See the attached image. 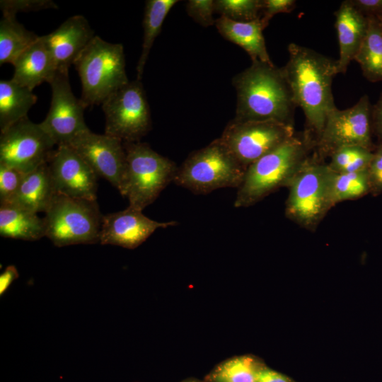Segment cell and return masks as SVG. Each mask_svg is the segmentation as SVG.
Wrapping results in <instances>:
<instances>
[{
    "label": "cell",
    "mask_w": 382,
    "mask_h": 382,
    "mask_svg": "<svg viewBox=\"0 0 382 382\" xmlns=\"http://www.w3.org/2000/svg\"><path fill=\"white\" fill-rule=\"evenodd\" d=\"M288 52L282 69L296 105L303 112L304 132L316 144L328 114L337 108L332 83L339 74L337 61L294 42Z\"/></svg>",
    "instance_id": "cell-1"
},
{
    "label": "cell",
    "mask_w": 382,
    "mask_h": 382,
    "mask_svg": "<svg viewBox=\"0 0 382 382\" xmlns=\"http://www.w3.org/2000/svg\"><path fill=\"white\" fill-rule=\"evenodd\" d=\"M237 96L236 120H275L294 125L297 108L282 67L252 62L233 80Z\"/></svg>",
    "instance_id": "cell-2"
},
{
    "label": "cell",
    "mask_w": 382,
    "mask_h": 382,
    "mask_svg": "<svg viewBox=\"0 0 382 382\" xmlns=\"http://www.w3.org/2000/svg\"><path fill=\"white\" fill-rule=\"evenodd\" d=\"M314 141L303 132L250 164L237 188L234 207H248L286 187L313 151Z\"/></svg>",
    "instance_id": "cell-3"
},
{
    "label": "cell",
    "mask_w": 382,
    "mask_h": 382,
    "mask_svg": "<svg viewBox=\"0 0 382 382\" xmlns=\"http://www.w3.org/2000/svg\"><path fill=\"white\" fill-rule=\"evenodd\" d=\"M335 173L328 164L310 156L287 186L286 217L307 230L315 231L335 206L332 187Z\"/></svg>",
    "instance_id": "cell-4"
},
{
    "label": "cell",
    "mask_w": 382,
    "mask_h": 382,
    "mask_svg": "<svg viewBox=\"0 0 382 382\" xmlns=\"http://www.w3.org/2000/svg\"><path fill=\"white\" fill-rule=\"evenodd\" d=\"M123 146L126 164L118 190L129 206L143 211L173 182L178 167L146 143L123 142Z\"/></svg>",
    "instance_id": "cell-5"
},
{
    "label": "cell",
    "mask_w": 382,
    "mask_h": 382,
    "mask_svg": "<svg viewBox=\"0 0 382 382\" xmlns=\"http://www.w3.org/2000/svg\"><path fill=\"white\" fill-rule=\"evenodd\" d=\"M74 65L81 82V101L87 108L100 105L129 81L123 45L95 36Z\"/></svg>",
    "instance_id": "cell-6"
},
{
    "label": "cell",
    "mask_w": 382,
    "mask_h": 382,
    "mask_svg": "<svg viewBox=\"0 0 382 382\" xmlns=\"http://www.w3.org/2000/svg\"><path fill=\"white\" fill-rule=\"evenodd\" d=\"M245 168L218 139L192 153L178 168L173 182L197 195L224 187L238 188Z\"/></svg>",
    "instance_id": "cell-7"
},
{
    "label": "cell",
    "mask_w": 382,
    "mask_h": 382,
    "mask_svg": "<svg viewBox=\"0 0 382 382\" xmlns=\"http://www.w3.org/2000/svg\"><path fill=\"white\" fill-rule=\"evenodd\" d=\"M45 214V236L56 246L100 242L103 215L96 200L57 192Z\"/></svg>",
    "instance_id": "cell-8"
},
{
    "label": "cell",
    "mask_w": 382,
    "mask_h": 382,
    "mask_svg": "<svg viewBox=\"0 0 382 382\" xmlns=\"http://www.w3.org/2000/svg\"><path fill=\"white\" fill-rule=\"evenodd\" d=\"M295 134L294 127L275 120H232L219 138L245 169Z\"/></svg>",
    "instance_id": "cell-9"
},
{
    "label": "cell",
    "mask_w": 382,
    "mask_h": 382,
    "mask_svg": "<svg viewBox=\"0 0 382 382\" xmlns=\"http://www.w3.org/2000/svg\"><path fill=\"white\" fill-rule=\"evenodd\" d=\"M101 105L105 118L104 134L123 142H136L151 129L150 109L139 80L129 81Z\"/></svg>",
    "instance_id": "cell-10"
},
{
    "label": "cell",
    "mask_w": 382,
    "mask_h": 382,
    "mask_svg": "<svg viewBox=\"0 0 382 382\" xmlns=\"http://www.w3.org/2000/svg\"><path fill=\"white\" fill-rule=\"evenodd\" d=\"M371 130V108L368 96L364 95L352 107L336 108L328 114L313 155L323 160L337 149L349 146L373 150Z\"/></svg>",
    "instance_id": "cell-11"
},
{
    "label": "cell",
    "mask_w": 382,
    "mask_h": 382,
    "mask_svg": "<svg viewBox=\"0 0 382 382\" xmlns=\"http://www.w3.org/2000/svg\"><path fill=\"white\" fill-rule=\"evenodd\" d=\"M54 145L40 124L27 116L1 132L0 163L27 173L48 162Z\"/></svg>",
    "instance_id": "cell-12"
},
{
    "label": "cell",
    "mask_w": 382,
    "mask_h": 382,
    "mask_svg": "<svg viewBox=\"0 0 382 382\" xmlns=\"http://www.w3.org/2000/svg\"><path fill=\"white\" fill-rule=\"evenodd\" d=\"M49 83L52 88L50 108L40 124L57 146L67 145L89 129L83 117L86 107L71 91L69 71L57 70Z\"/></svg>",
    "instance_id": "cell-13"
},
{
    "label": "cell",
    "mask_w": 382,
    "mask_h": 382,
    "mask_svg": "<svg viewBox=\"0 0 382 382\" xmlns=\"http://www.w3.org/2000/svg\"><path fill=\"white\" fill-rule=\"evenodd\" d=\"M47 164L57 193L74 198L96 200L98 176L71 146H57Z\"/></svg>",
    "instance_id": "cell-14"
},
{
    "label": "cell",
    "mask_w": 382,
    "mask_h": 382,
    "mask_svg": "<svg viewBox=\"0 0 382 382\" xmlns=\"http://www.w3.org/2000/svg\"><path fill=\"white\" fill-rule=\"evenodd\" d=\"M67 145L85 160L98 177L107 180L118 190L126 164L123 141L88 129Z\"/></svg>",
    "instance_id": "cell-15"
},
{
    "label": "cell",
    "mask_w": 382,
    "mask_h": 382,
    "mask_svg": "<svg viewBox=\"0 0 382 382\" xmlns=\"http://www.w3.org/2000/svg\"><path fill=\"white\" fill-rule=\"evenodd\" d=\"M176 221L159 222L146 216L142 210L128 206L124 210L103 215L100 234L103 245L134 248L158 228L178 225Z\"/></svg>",
    "instance_id": "cell-16"
},
{
    "label": "cell",
    "mask_w": 382,
    "mask_h": 382,
    "mask_svg": "<svg viewBox=\"0 0 382 382\" xmlns=\"http://www.w3.org/2000/svg\"><path fill=\"white\" fill-rule=\"evenodd\" d=\"M95 36L87 19L81 15H75L42 37L57 70L69 71Z\"/></svg>",
    "instance_id": "cell-17"
},
{
    "label": "cell",
    "mask_w": 382,
    "mask_h": 382,
    "mask_svg": "<svg viewBox=\"0 0 382 382\" xmlns=\"http://www.w3.org/2000/svg\"><path fill=\"white\" fill-rule=\"evenodd\" d=\"M340 56L337 59L339 74L347 71L365 37L368 18L361 13L350 0L343 1L335 12Z\"/></svg>",
    "instance_id": "cell-18"
},
{
    "label": "cell",
    "mask_w": 382,
    "mask_h": 382,
    "mask_svg": "<svg viewBox=\"0 0 382 382\" xmlns=\"http://www.w3.org/2000/svg\"><path fill=\"white\" fill-rule=\"evenodd\" d=\"M13 65L11 79L31 91L44 82L50 83L57 71L42 36L25 50Z\"/></svg>",
    "instance_id": "cell-19"
},
{
    "label": "cell",
    "mask_w": 382,
    "mask_h": 382,
    "mask_svg": "<svg viewBox=\"0 0 382 382\" xmlns=\"http://www.w3.org/2000/svg\"><path fill=\"white\" fill-rule=\"evenodd\" d=\"M215 26L221 35L242 47L252 62L273 64L267 50L262 34L265 28L260 18L249 22H239L221 16Z\"/></svg>",
    "instance_id": "cell-20"
},
{
    "label": "cell",
    "mask_w": 382,
    "mask_h": 382,
    "mask_svg": "<svg viewBox=\"0 0 382 382\" xmlns=\"http://www.w3.org/2000/svg\"><path fill=\"white\" fill-rule=\"evenodd\" d=\"M56 193L48 164L45 163L23 174L11 202L37 214L45 213Z\"/></svg>",
    "instance_id": "cell-21"
},
{
    "label": "cell",
    "mask_w": 382,
    "mask_h": 382,
    "mask_svg": "<svg viewBox=\"0 0 382 382\" xmlns=\"http://www.w3.org/2000/svg\"><path fill=\"white\" fill-rule=\"evenodd\" d=\"M0 235L23 241L45 236L44 218L13 202L0 203Z\"/></svg>",
    "instance_id": "cell-22"
},
{
    "label": "cell",
    "mask_w": 382,
    "mask_h": 382,
    "mask_svg": "<svg viewBox=\"0 0 382 382\" xmlns=\"http://www.w3.org/2000/svg\"><path fill=\"white\" fill-rule=\"evenodd\" d=\"M37 101L33 91L11 79L0 81V129L3 132L27 117L28 112Z\"/></svg>",
    "instance_id": "cell-23"
},
{
    "label": "cell",
    "mask_w": 382,
    "mask_h": 382,
    "mask_svg": "<svg viewBox=\"0 0 382 382\" xmlns=\"http://www.w3.org/2000/svg\"><path fill=\"white\" fill-rule=\"evenodd\" d=\"M367 18L366 34L354 60L369 81H382V28L376 17Z\"/></svg>",
    "instance_id": "cell-24"
},
{
    "label": "cell",
    "mask_w": 382,
    "mask_h": 382,
    "mask_svg": "<svg viewBox=\"0 0 382 382\" xmlns=\"http://www.w3.org/2000/svg\"><path fill=\"white\" fill-rule=\"evenodd\" d=\"M39 37L19 23L16 17L3 16L0 21V64H13Z\"/></svg>",
    "instance_id": "cell-25"
},
{
    "label": "cell",
    "mask_w": 382,
    "mask_h": 382,
    "mask_svg": "<svg viewBox=\"0 0 382 382\" xmlns=\"http://www.w3.org/2000/svg\"><path fill=\"white\" fill-rule=\"evenodd\" d=\"M177 0H148L143 19L142 50L137 66V79L141 80L154 42L161 32L163 23Z\"/></svg>",
    "instance_id": "cell-26"
},
{
    "label": "cell",
    "mask_w": 382,
    "mask_h": 382,
    "mask_svg": "<svg viewBox=\"0 0 382 382\" xmlns=\"http://www.w3.org/2000/svg\"><path fill=\"white\" fill-rule=\"evenodd\" d=\"M370 191L368 169L352 172L335 173L332 199L334 204L359 198Z\"/></svg>",
    "instance_id": "cell-27"
},
{
    "label": "cell",
    "mask_w": 382,
    "mask_h": 382,
    "mask_svg": "<svg viewBox=\"0 0 382 382\" xmlns=\"http://www.w3.org/2000/svg\"><path fill=\"white\" fill-rule=\"evenodd\" d=\"M372 150L358 146L341 147L330 155V168L337 173L366 170L373 158Z\"/></svg>",
    "instance_id": "cell-28"
},
{
    "label": "cell",
    "mask_w": 382,
    "mask_h": 382,
    "mask_svg": "<svg viewBox=\"0 0 382 382\" xmlns=\"http://www.w3.org/2000/svg\"><path fill=\"white\" fill-rule=\"evenodd\" d=\"M257 369L253 358L241 356L219 365L212 374L214 382H257Z\"/></svg>",
    "instance_id": "cell-29"
},
{
    "label": "cell",
    "mask_w": 382,
    "mask_h": 382,
    "mask_svg": "<svg viewBox=\"0 0 382 382\" xmlns=\"http://www.w3.org/2000/svg\"><path fill=\"white\" fill-rule=\"evenodd\" d=\"M262 0H216L215 11L221 16L239 22L260 18Z\"/></svg>",
    "instance_id": "cell-30"
},
{
    "label": "cell",
    "mask_w": 382,
    "mask_h": 382,
    "mask_svg": "<svg viewBox=\"0 0 382 382\" xmlns=\"http://www.w3.org/2000/svg\"><path fill=\"white\" fill-rule=\"evenodd\" d=\"M23 176L19 170L0 163V203L13 202Z\"/></svg>",
    "instance_id": "cell-31"
},
{
    "label": "cell",
    "mask_w": 382,
    "mask_h": 382,
    "mask_svg": "<svg viewBox=\"0 0 382 382\" xmlns=\"http://www.w3.org/2000/svg\"><path fill=\"white\" fill-rule=\"evenodd\" d=\"M0 8L3 16L16 17V14L19 11L57 8V6L50 0H1Z\"/></svg>",
    "instance_id": "cell-32"
},
{
    "label": "cell",
    "mask_w": 382,
    "mask_h": 382,
    "mask_svg": "<svg viewBox=\"0 0 382 382\" xmlns=\"http://www.w3.org/2000/svg\"><path fill=\"white\" fill-rule=\"evenodd\" d=\"M186 11L189 16L202 26L215 25L216 20L213 17L214 1L190 0L186 4Z\"/></svg>",
    "instance_id": "cell-33"
},
{
    "label": "cell",
    "mask_w": 382,
    "mask_h": 382,
    "mask_svg": "<svg viewBox=\"0 0 382 382\" xmlns=\"http://www.w3.org/2000/svg\"><path fill=\"white\" fill-rule=\"evenodd\" d=\"M296 6L295 0H262L260 20L266 28L271 18L280 13H290Z\"/></svg>",
    "instance_id": "cell-34"
},
{
    "label": "cell",
    "mask_w": 382,
    "mask_h": 382,
    "mask_svg": "<svg viewBox=\"0 0 382 382\" xmlns=\"http://www.w3.org/2000/svg\"><path fill=\"white\" fill-rule=\"evenodd\" d=\"M370 191L382 192V144L374 151L368 168Z\"/></svg>",
    "instance_id": "cell-35"
},
{
    "label": "cell",
    "mask_w": 382,
    "mask_h": 382,
    "mask_svg": "<svg viewBox=\"0 0 382 382\" xmlns=\"http://www.w3.org/2000/svg\"><path fill=\"white\" fill-rule=\"evenodd\" d=\"M350 1L366 17L382 16V0H350Z\"/></svg>",
    "instance_id": "cell-36"
},
{
    "label": "cell",
    "mask_w": 382,
    "mask_h": 382,
    "mask_svg": "<svg viewBox=\"0 0 382 382\" xmlns=\"http://www.w3.org/2000/svg\"><path fill=\"white\" fill-rule=\"evenodd\" d=\"M257 382H291L286 376L269 369H260Z\"/></svg>",
    "instance_id": "cell-37"
},
{
    "label": "cell",
    "mask_w": 382,
    "mask_h": 382,
    "mask_svg": "<svg viewBox=\"0 0 382 382\" xmlns=\"http://www.w3.org/2000/svg\"><path fill=\"white\" fill-rule=\"evenodd\" d=\"M371 126L382 141V95L371 109Z\"/></svg>",
    "instance_id": "cell-38"
},
{
    "label": "cell",
    "mask_w": 382,
    "mask_h": 382,
    "mask_svg": "<svg viewBox=\"0 0 382 382\" xmlns=\"http://www.w3.org/2000/svg\"><path fill=\"white\" fill-rule=\"evenodd\" d=\"M18 277L16 268L13 265L8 266L0 276V293L2 294Z\"/></svg>",
    "instance_id": "cell-39"
},
{
    "label": "cell",
    "mask_w": 382,
    "mask_h": 382,
    "mask_svg": "<svg viewBox=\"0 0 382 382\" xmlns=\"http://www.w3.org/2000/svg\"><path fill=\"white\" fill-rule=\"evenodd\" d=\"M376 18H378V22H379V23H380V25H381V28H382V16H378V17H376Z\"/></svg>",
    "instance_id": "cell-40"
},
{
    "label": "cell",
    "mask_w": 382,
    "mask_h": 382,
    "mask_svg": "<svg viewBox=\"0 0 382 382\" xmlns=\"http://www.w3.org/2000/svg\"><path fill=\"white\" fill-rule=\"evenodd\" d=\"M189 382H197V381H189Z\"/></svg>",
    "instance_id": "cell-41"
}]
</instances>
